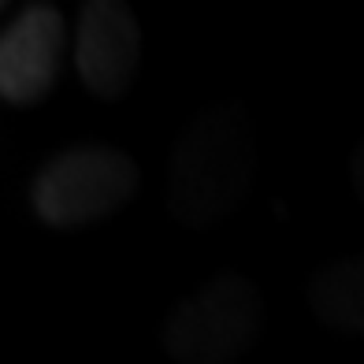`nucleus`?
Masks as SVG:
<instances>
[{"instance_id": "f257e3e1", "label": "nucleus", "mask_w": 364, "mask_h": 364, "mask_svg": "<svg viewBox=\"0 0 364 364\" xmlns=\"http://www.w3.org/2000/svg\"><path fill=\"white\" fill-rule=\"evenodd\" d=\"M257 178L253 134L235 112L201 115L171 149L168 205L186 227H216L250 201Z\"/></svg>"}, {"instance_id": "f03ea898", "label": "nucleus", "mask_w": 364, "mask_h": 364, "mask_svg": "<svg viewBox=\"0 0 364 364\" xmlns=\"http://www.w3.org/2000/svg\"><path fill=\"white\" fill-rule=\"evenodd\" d=\"M264 297L242 275H216L168 312L160 342L178 364H227L260 335Z\"/></svg>"}, {"instance_id": "7ed1b4c3", "label": "nucleus", "mask_w": 364, "mask_h": 364, "mask_svg": "<svg viewBox=\"0 0 364 364\" xmlns=\"http://www.w3.org/2000/svg\"><path fill=\"white\" fill-rule=\"evenodd\" d=\"M138 164L112 145H78L45 164L30 205L48 227H86L112 216L138 193Z\"/></svg>"}, {"instance_id": "20e7f679", "label": "nucleus", "mask_w": 364, "mask_h": 364, "mask_svg": "<svg viewBox=\"0 0 364 364\" xmlns=\"http://www.w3.org/2000/svg\"><path fill=\"white\" fill-rule=\"evenodd\" d=\"M141 60L138 15L119 0H90L78 11L75 71L93 97L115 101L130 90Z\"/></svg>"}, {"instance_id": "39448f33", "label": "nucleus", "mask_w": 364, "mask_h": 364, "mask_svg": "<svg viewBox=\"0 0 364 364\" xmlns=\"http://www.w3.org/2000/svg\"><path fill=\"white\" fill-rule=\"evenodd\" d=\"M68 26L53 4H30L8 23L0 38V97L8 105H38L56 86Z\"/></svg>"}, {"instance_id": "423d86ee", "label": "nucleus", "mask_w": 364, "mask_h": 364, "mask_svg": "<svg viewBox=\"0 0 364 364\" xmlns=\"http://www.w3.org/2000/svg\"><path fill=\"white\" fill-rule=\"evenodd\" d=\"M309 305L331 331L364 338V253L327 260L312 272Z\"/></svg>"}, {"instance_id": "0eeeda50", "label": "nucleus", "mask_w": 364, "mask_h": 364, "mask_svg": "<svg viewBox=\"0 0 364 364\" xmlns=\"http://www.w3.org/2000/svg\"><path fill=\"white\" fill-rule=\"evenodd\" d=\"M350 182H353V193H357V201L364 205V138L357 141L353 156H350Z\"/></svg>"}]
</instances>
